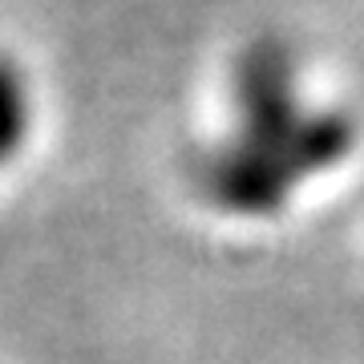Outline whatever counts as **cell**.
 <instances>
[{"label":"cell","instance_id":"cell-1","mask_svg":"<svg viewBox=\"0 0 364 364\" xmlns=\"http://www.w3.org/2000/svg\"><path fill=\"white\" fill-rule=\"evenodd\" d=\"M235 102L239 122L203 170V186L223 210L263 215L284 207L296 182L328 170L348 150V122L304 109L291 90V65L272 45L243 57Z\"/></svg>","mask_w":364,"mask_h":364},{"label":"cell","instance_id":"cell-2","mask_svg":"<svg viewBox=\"0 0 364 364\" xmlns=\"http://www.w3.org/2000/svg\"><path fill=\"white\" fill-rule=\"evenodd\" d=\"M28 126H33V105H28V85L21 69L0 57V166L13 162L16 150L25 146Z\"/></svg>","mask_w":364,"mask_h":364}]
</instances>
